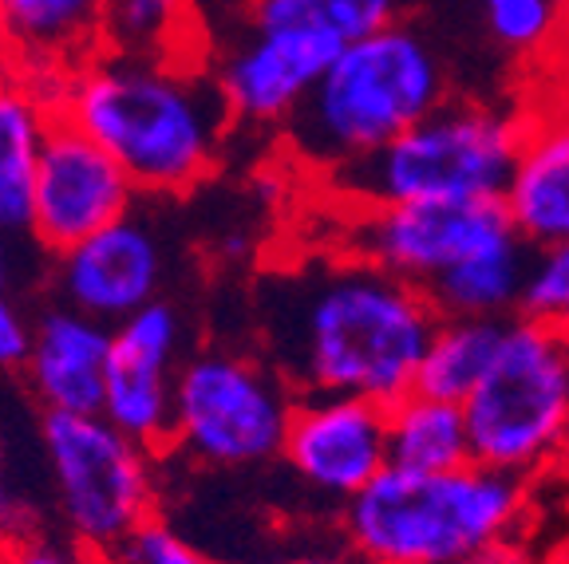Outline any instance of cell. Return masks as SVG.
<instances>
[{
	"instance_id": "obj_20",
	"label": "cell",
	"mask_w": 569,
	"mask_h": 564,
	"mask_svg": "<svg viewBox=\"0 0 569 564\" xmlns=\"http://www.w3.org/2000/svg\"><path fill=\"white\" fill-rule=\"evenodd\" d=\"M103 48L154 60L206 63L210 40L194 0H103Z\"/></svg>"
},
{
	"instance_id": "obj_6",
	"label": "cell",
	"mask_w": 569,
	"mask_h": 564,
	"mask_svg": "<svg viewBox=\"0 0 569 564\" xmlns=\"http://www.w3.org/2000/svg\"><path fill=\"white\" fill-rule=\"evenodd\" d=\"M471 454L498 474H538L569 454V335L510 316L487 380L462 403Z\"/></svg>"
},
{
	"instance_id": "obj_1",
	"label": "cell",
	"mask_w": 569,
	"mask_h": 564,
	"mask_svg": "<svg viewBox=\"0 0 569 564\" xmlns=\"http://www.w3.org/2000/svg\"><path fill=\"white\" fill-rule=\"evenodd\" d=\"M266 360L297 395H356L396 406L416 391L419 363L439 328L419 284L332 256L258 289Z\"/></svg>"
},
{
	"instance_id": "obj_11",
	"label": "cell",
	"mask_w": 569,
	"mask_h": 564,
	"mask_svg": "<svg viewBox=\"0 0 569 564\" xmlns=\"http://www.w3.org/2000/svg\"><path fill=\"white\" fill-rule=\"evenodd\" d=\"M134 198L139 185L131 174L88 131L56 111L36 170L32 245L48 256L68 253L111 221L134 213Z\"/></svg>"
},
{
	"instance_id": "obj_36",
	"label": "cell",
	"mask_w": 569,
	"mask_h": 564,
	"mask_svg": "<svg viewBox=\"0 0 569 564\" xmlns=\"http://www.w3.org/2000/svg\"><path fill=\"white\" fill-rule=\"evenodd\" d=\"M566 462H569V454H566Z\"/></svg>"
},
{
	"instance_id": "obj_19",
	"label": "cell",
	"mask_w": 569,
	"mask_h": 564,
	"mask_svg": "<svg viewBox=\"0 0 569 564\" xmlns=\"http://www.w3.org/2000/svg\"><path fill=\"white\" fill-rule=\"evenodd\" d=\"M388 450L391 466L411 474H447L471 466V426L462 403L431 399L411 391L396 406H388Z\"/></svg>"
},
{
	"instance_id": "obj_31",
	"label": "cell",
	"mask_w": 569,
	"mask_h": 564,
	"mask_svg": "<svg viewBox=\"0 0 569 564\" xmlns=\"http://www.w3.org/2000/svg\"><path fill=\"white\" fill-rule=\"evenodd\" d=\"M467 564H530L522 553H518L515 541H495V545L479 548V553L471 556Z\"/></svg>"
},
{
	"instance_id": "obj_35",
	"label": "cell",
	"mask_w": 569,
	"mask_h": 564,
	"mask_svg": "<svg viewBox=\"0 0 569 564\" xmlns=\"http://www.w3.org/2000/svg\"><path fill=\"white\" fill-rule=\"evenodd\" d=\"M558 564H569V545H566V548H561V553H558Z\"/></svg>"
},
{
	"instance_id": "obj_9",
	"label": "cell",
	"mask_w": 569,
	"mask_h": 564,
	"mask_svg": "<svg viewBox=\"0 0 569 564\" xmlns=\"http://www.w3.org/2000/svg\"><path fill=\"white\" fill-rule=\"evenodd\" d=\"M518 230L502 198L487 202H411L345 213V256L368 261L403 281L427 284L447 269L518 245Z\"/></svg>"
},
{
	"instance_id": "obj_26",
	"label": "cell",
	"mask_w": 569,
	"mask_h": 564,
	"mask_svg": "<svg viewBox=\"0 0 569 564\" xmlns=\"http://www.w3.org/2000/svg\"><path fill=\"white\" fill-rule=\"evenodd\" d=\"M96 564H218V561L206 556L194 541H187L170 521H162L154 513V517L142 521L139 530L127 533L119 545L99 553Z\"/></svg>"
},
{
	"instance_id": "obj_18",
	"label": "cell",
	"mask_w": 569,
	"mask_h": 564,
	"mask_svg": "<svg viewBox=\"0 0 569 564\" xmlns=\"http://www.w3.org/2000/svg\"><path fill=\"white\" fill-rule=\"evenodd\" d=\"M502 202L518 238L530 249L569 241V115L558 123L526 127Z\"/></svg>"
},
{
	"instance_id": "obj_34",
	"label": "cell",
	"mask_w": 569,
	"mask_h": 564,
	"mask_svg": "<svg viewBox=\"0 0 569 564\" xmlns=\"http://www.w3.org/2000/svg\"><path fill=\"white\" fill-rule=\"evenodd\" d=\"M0 63H9L4 60V28H0Z\"/></svg>"
},
{
	"instance_id": "obj_2",
	"label": "cell",
	"mask_w": 569,
	"mask_h": 564,
	"mask_svg": "<svg viewBox=\"0 0 569 564\" xmlns=\"http://www.w3.org/2000/svg\"><path fill=\"white\" fill-rule=\"evenodd\" d=\"M60 115L88 131L131 174L139 194L178 198L226 159L230 115L210 63L99 48L52 88Z\"/></svg>"
},
{
	"instance_id": "obj_13",
	"label": "cell",
	"mask_w": 569,
	"mask_h": 564,
	"mask_svg": "<svg viewBox=\"0 0 569 564\" xmlns=\"http://www.w3.org/2000/svg\"><path fill=\"white\" fill-rule=\"evenodd\" d=\"M281 462L325 502H352L391 466L388 406L356 395H297Z\"/></svg>"
},
{
	"instance_id": "obj_23",
	"label": "cell",
	"mask_w": 569,
	"mask_h": 564,
	"mask_svg": "<svg viewBox=\"0 0 569 564\" xmlns=\"http://www.w3.org/2000/svg\"><path fill=\"white\" fill-rule=\"evenodd\" d=\"M241 20L266 28H317V32L337 36L340 44H356L365 36L403 20V0H261L258 9Z\"/></svg>"
},
{
	"instance_id": "obj_33",
	"label": "cell",
	"mask_w": 569,
	"mask_h": 564,
	"mask_svg": "<svg viewBox=\"0 0 569 564\" xmlns=\"http://www.w3.org/2000/svg\"><path fill=\"white\" fill-rule=\"evenodd\" d=\"M9 241H17L12 233H4V225H0V292H9L12 284V253H9Z\"/></svg>"
},
{
	"instance_id": "obj_16",
	"label": "cell",
	"mask_w": 569,
	"mask_h": 564,
	"mask_svg": "<svg viewBox=\"0 0 569 564\" xmlns=\"http://www.w3.org/2000/svg\"><path fill=\"white\" fill-rule=\"evenodd\" d=\"M4 60L52 95L103 48V0H0Z\"/></svg>"
},
{
	"instance_id": "obj_28",
	"label": "cell",
	"mask_w": 569,
	"mask_h": 564,
	"mask_svg": "<svg viewBox=\"0 0 569 564\" xmlns=\"http://www.w3.org/2000/svg\"><path fill=\"white\" fill-rule=\"evenodd\" d=\"M258 4L261 0H194V12L206 28V40H210V36H218L230 24H238L241 17H249Z\"/></svg>"
},
{
	"instance_id": "obj_3",
	"label": "cell",
	"mask_w": 569,
	"mask_h": 564,
	"mask_svg": "<svg viewBox=\"0 0 569 564\" xmlns=\"http://www.w3.org/2000/svg\"><path fill=\"white\" fill-rule=\"evenodd\" d=\"M443 103H451L443 56L423 28L400 20L348 44L281 131L297 159L325 174L380 150Z\"/></svg>"
},
{
	"instance_id": "obj_10",
	"label": "cell",
	"mask_w": 569,
	"mask_h": 564,
	"mask_svg": "<svg viewBox=\"0 0 569 564\" xmlns=\"http://www.w3.org/2000/svg\"><path fill=\"white\" fill-rule=\"evenodd\" d=\"M345 48L337 36L317 28H266L238 20L210 36L206 63L230 103L233 123L284 127Z\"/></svg>"
},
{
	"instance_id": "obj_21",
	"label": "cell",
	"mask_w": 569,
	"mask_h": 564,
	"mask_svg": "<svg viewBox=\"0 0 569 564\" xmlns=\"http://www.w3.org/2000/svg\"><path fill=\"white\" fill-rule=\"evenodd\" d=\"M530 253L533 249L526 245V241H518V245L471 256V261H462V265L439 273L423 292L443 320H455V316L510 320L522 309Z\"/></svg>"
},
{
	"instance_id": "obj_29",
	"label": "cell",
	"mask_w": 569,
	"mask_h": 564,
	"mask_svg": "<svg viewBox=\"0 0 569 564\" xmlns=\"http://www.w3.org/2000/svg\"><path fill=\"white\" fill-rule=\"evenodd\" d=\"M0 564H96V556H80L76 548H56V545H17L9 553H0Z\"/></svg>"
},
{
	"instance_id": "obj_5",
	"label": "cell",
	"mask_w": 569,
	"mask_h": 564,
	"mask_svg": "<svg viewBox=\"0 0 569 564\" xmlns=\"http://www.w3.org/2000/svg\"><path fill=\"white\" fill-rule=\"evenodd\" d=\"M526 127L482 103H443L372 154L325 170L320 182L345 210L411 202H487L515 174Z\"/></svg>"
},
{
	"instance_id": "obj_14",
	"label": "cell",
	"mask_w": 569,
	"mask_h": 564,
	"mask_svg": "<svg viewBox=\"0 0 569 564\" xmlns=\"http://www.w3.org/2000/svg\"><path fill=\"white\" fill-rule=\"evenodd\" d=\"M48 284L56 300L116 328L162 296L167 245L154 225L127 213L107 230L91 233L88 241L71 245L68 253L52 256Z\"/></svg>"
},
{
	"instance_id": "obj_7",
	"label": "cell",
	"mask_w": 569,
	"mask_h": 564,
	"mask_svg": "<svg viewBox=\"0 0 569 564\" xmlns=\"http://www.w3.org/2000/svg\"><path fill=\"white\" fill-rule=\"evenodd\" d=\"M293 406V383L269 360L202 348L174 380V450L206 470L269 466L284 454Z\"/></svg>"
},
{
	"instance_id": "obj_25",
	"label": "cell",
	"mask_w": 569,
	"mask_h": 564,
	"mask_svg": "<svg viewBox=\"0 0 569 564\" xmlns=\"http://www.w3.org/2000/svg\"><path fill=\"white\" fill-rule=\"evenodd\" d=\"M518 316L538 320V324L569 335V241L530 253Z\"/></svg>"
},
{
	"instance_id": "obj_37",
	"label": "cell",
	"mask_w": 569,
	"mask_h": 564,
	"mask_svg": "<svg viewBox=\"0 0 569 564\" xmlns=\"http://www.w3.org/2000/svg\"><path fill=\"white\" fill-rule=\"evenodd\" d=\"M553 564H558V561H553Z\"/></svg>"
},
{
	"instance_id": "obj_22",
	"label": "cell",
	"mask_w": 569,
	"mask_h": 564,
	"mask_svg": "<svg viewBox=\"0 0 569 564\" xmlns=\"http://www.w3.org/2000/svg\"><path fill=\"white\" fill-rule=\"evenodd\" d=\"M502 332H507V320H439L423 363H419L416 391L447 399V403H467L471 391L487 380L490 363L502 348Z\"/></svg>"
},
{
	"instance_id": "obj_15",
	"label": "cell",
	"mask_w": 569,
	"mask_h": 564,
	"mask_svg": "<svg viewBox=\"0 0 569 564\" xmlns=\"http://www.w3.org/2000/svg\"><path fill=\"white\" fill-rule=\"evenodd\" d=\"M107 363H111V324L56 300L32 320V352L20 375L40 411L103 415Z\"/></svg>"
},
{
	"instance_id": "obj_24",
	"label": "cell",
	"mask_w": 569,
	"mask_h": 564,
	"mask_svg": "<svg viewBox=\"0 0 569 564\" xmlns=\"http://www.w3.org/2000/svg\"><path fill=\"white\" fill-rule=\"evenodd\" d=\"M482 20V32L502 52L530 56L553 40L561 28V0H471Z\"/></svg>"
},
{
	"instance_id": "obj_30",
	"label": "cell",
	"mask_w": 569,
	"mask_h": 564,
	"mask_svg": "<svg viewBox=\"0 0 569 564\" xmlns=\"http://www.w3.org/2000/svg\"><path fill=\"white\" fill-rule=\"evenodd\" d=\"M17 533H20V505H17V497H12L4 474H0V553H9V548L24 545Z\"/></svg>"
},
{
	"instance_id": "obj_27",
	"label": "cell",
	"mask_w": 569,
	"mask_h": 564,
	"mask_svg": "<svg viewBox=\"0 0 569 564\" xmlns=\"http://www.w3.org/2000/svg\"><path fill=\"white\" fill-rule=\"evenodd\" d=\"M32 352V320L9 300V292H0V367L20 371Z\"/></svg>"
},
{
	"instance_id": "obj_4",
	"label": "cell",
	"mask_w": 569,
	"mask_h": 564,
	"mask_svg": "<svg viewBox=\"0 0 569 564\" xmlns=\"http://www.w3.org/2000/svg\"><path fill=\"white\" fill-rule=\"evenodd\" d=\"M526 517V485L479 462L447 474L388 466L340 505L345 548L360 564H467L510 541Z\"/></svg>"
},
{
	"instance_id": "obj_12",
	"label": "cell",
	"mask_w": 569,
	"mask_h": 564,
	"mask_svg": "<svg viewBox=\"0 0 569 564\" xmlns=\"http://www.w3.org/2000/svg\"><path fill=\"white\" fill-rule=\"evenodd\" d=\"M182 360V316L167 296L111 328L103 419L154 459L174 450V380Z\"/></svg>"
},
{
	"instance_id": "obj_8",
	"label": "cell",
	"mask_w": 569,
	"mask_h": 564,
	"mask_svg": "<svg viewBox=\"0 0 569 564\" xmlns=\"http://www.w3.org/2000/svg\"><path fill=\"white\" fill-rule=\"evenodd\" d=\"M40 442L60 517L83 553H107L154 517V454L103 415L44 411Z\"/></svg>"
},
{
	"instance_id": "obj_32",
	"label": "cell",
	"mask_w": 569,
	"mask_h": 564,
	"mask_svg": "<svg viewBox=\"0 0 569 564\" xmlns=\"http://www.w3.org/2000/svg\"><path fill=\"white\" fill-rule=\"evenodd\" d=\"M277 564H360L352 553H337V548H312V553H297V556H284Z\"/></svg>"
},
{
	"instance_id": "obj_17",
	"label": "cell",
	"mask_w": 569,
	"mask_h": 564,
	"mask_svg": "<svg viewBox=\"0 0 569 564\" xmlns=\"http://www.w3.org/2000/svg\"><path fill=\"white\" fill-rule=\"evenodd\" d=\"M52 115V95L12 63H0V225L17 241H32L36 170Z\"/></svg>"
}]
</instances>
